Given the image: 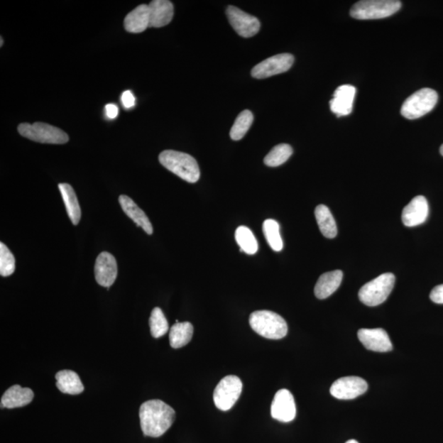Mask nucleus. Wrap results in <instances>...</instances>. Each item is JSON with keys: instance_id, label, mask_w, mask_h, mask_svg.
Here are the masks:
<instances>
[{"instance_id": "nucleus-7", "label": "nucleus", "mask_w": 443, "mask_h": 443, "mask_svg": "<svg viewBox=\"0 0 443 443\" xmlns=\"http://www.w3.org/2000/svg\"><path fill=\"white\" fill-rule=\"evenodd\" d=\"M21 136L43 144H65L70 136L59 128L45 123L22 124L18 126Z\"/></svg>"}, {"instance_id": "nucleus-1", "label": "nucleus", "mask_w": 443, "mask_h": 443, "mask_svg": "<svg viewBox=\"0 0 443 443\" xmlns=\"http://www.w3.org/2000/svg\"><path fill=\"white\" fill-rule=\"evenodd\" d=\"M139 415L142 432L151 437L165 434L176 417L175 410L161 400H151L142 404Z\"/></svg>"}, {"instance_id": "nucleus-17", "label": "nucleus", "mask_w": 443, "mask_h": 443, "mask_svg": "<svg viewBox=\"0 0 443 443\" xmlns=\"http://www.w3.org/2000/svg\"><path fill=\"white\" fill-rule=\"evenodd\" d=\"M150 12V28H162L171 23L174 14L173 4L168 0H154L148 4Z\"/></svg>"}, {"instance_id": "nucleus-31", "label": "nucleus", "mask_w": 443, "mask_h": 443, "mask_svg": "<svg viewBox=\"0 0 443 443\" xmlns=\"http://www.w3.org/2000/svg\"><path fill=\"white\" fill-rule=\"evenodd\" d=\"M15 271V258L3 242L0 244V274L3 277L12 275Z\"/></svg>"}, {"instance_id": "nucleus-29", "label": "nucleus", "mask_w": 443, "mask_h": 443, "mask_svg": "<svg viewBox=\"0 0 443 443\" xmlns=\"http://www.w3.org/2000/svg\"><path fill=\"white\" fill-rule=\"evenodd\" d=\"M292 153L293 150L291 146L288 144L278 145L268 153L263 162L268 167H278L287 162L289 158L292 156Z\"/></svg>"}, {"instance_id": "nucleus-24", "label": "nucleus", "mask_w": 443, "mask_h": 443, "mask_svg": "<svg viewBox=\"0 0 443 443\" xmlns=\"http://www.w3.org/2000/svg\"><path fill=\"white\" fill-rule=\"evenodd\" d=\"M319 230L327 239H332L337 234V228L330 209L324 204H319L315 211Z\"/></svg>"}, {"instance_id": "nucleus-27", "label": "nucleus", "mask_w": 443, "mask_h": 443, "mask_svg": "<svg viewBox=\"0 0 443 443\" xmlns=\"http://www.w3.org/2000/svg\"><path fill=\"white\" fill-rule=\"evenodd\" d=\"M263 231L265 234L268 244L270 246L274 251H281L283 247V242L280 235V226L277 221L267 219L263 222Z\"/></svg>"}, {"instance_id": "nucleus-28", "label": "nucleus", "mask_w": 443, "mask_h": 443, "mask_svg": "<svg viewBox=\"0 0 443 443\" xmlns=\"http://www.w3.org/2000/svg\"><path fill=\"white\" fill-rule=\"evenodd\" d=\"M253 121H254V115L250 110H244L237 116L235 123L230 131V136L231 140L240 141L247 131H249Z\"/></svg>"}, {"instance_id": "nucleus-22", "label": "nucleus", "mask_w": 443, "mask_h": 443, "mask_svg": "<svg viewBox=\"0 0 443 443\" xmlns=\"http://www.w3.org/2000/svg\"><path fill=\"white\" fill-rule=\"evenodd\" d=\"M56 386L60 392L70 395H78L84 391V386L78 374L72 371H62L55 376Z\"/></svg>"}, {"instance_id": "nucleus-19", "label": "nucleus", "mask_w": 443, "mask_h": 443, "mask_svg": "<svg viewBox=\"0 0 443 443\" xmlns=\"http://www.w3.org/2000/svg\"><path fill=\"white\" fill-rule=\"evenodd\" d=\"M124 28L131 33H143L150 28V12L147 4L139 5L126 16Z\"/></svg>"}, {"instance_id": "nucleus-5", "label": "nucleus", "mask_w": 443, "mask_h": 443, "mask_svg": "<svg viewBox=\"0 0 443 443\" xmlns=\"http://www.w3.org/2000/svg\"><path fill=\"white\" fill-rule=\"evenodd\" d=\"M393 273L381 274L372 281L367 283L359 292L361 302L368 307H377L388 299L391 294L395 284Z\"/></svg>"}, {"instance_id": "nucleus-3", "label": "nucleus", "mask_w": 443, "mask_h": 443, "mask_svg": "<svg viewBox=\"0 0 443 443\" xmlns=\"http://www.w3.org/2000/svg\"><path fill=\"white\" fill-rule=\"evenodd\" d=\"M249 321L251 329L266 339L278 340L288 334L287 322L273 311H255L251 315Z\"/></svg>"}, {"instance_id": "nucleus-21", "label": "nucleus", "mask_w": 443, "mask_h": 443, "mask_svg": "<svg viewBox=\"0 0 443 443\" xmlns=\"http://www.w3.org/2000/svg\"><path fill=\"white\" fill-rule=\"evenodd\" d=\"M344 273L335 270L322 274L315 287L316 297L324 300L330 297L340 287Z\"/></svg>"}, {"instance_id": "nucleus-35", "label": "nucleus", "mask_w": 443, "mask_h": 443, "mask_svg": "<svg viewBox=\"0 0 443 443\" xmlns=\"http://www.w3.org/2000/svg\"><path fill=\"white\" fill-rule=\"evenodd\" d=\"M346 443H359V442L356 440L351 439V440L347 441Z\"/></svg>"}, {"instance_id": "nucleus-15", "label": "nucleus", "mask_w": 443, "mask_h": 443, "mask_svg": "<svg viewBox=\"0 0 443 443\" xmlns=\"http://www.w3.org/2000/svg\"><path fill=\"white\" fill-rule=\"evenodd\" d=\"M429 216V204L423 196L415 197L403 211V223L408 228L424 224Z\"/></svg>"}, {"instance_id": "nucleus-36", "label": "nucleus", "mask_w": 443, "mask_h": 443, "mask_svg": "<svg viewBox=\"0 0 443 443\" xmlns=\"http://www.w3.org/2000/svg\"><path fill=\"white\" fill-rule=\"evenodd\" d=\"M440 153H441V155L443 156V144L442 145L440 148Z\"/></svg>"}, {"instance_id": "nucleus-32", "label": "nucleus", "mask_w": 443, "mask_h": 443, "mask_svg": "<svg viewBox=\"0 0 443 443\" xmlns=\"http://www.w3.org/2000/svg\"><path fill=\"white\" fill-rule=\"evenodd\" d=\"M430 299L432 302L443 305V284L439 285L432 290Z\"/></svg>"}, {"instance_id": "nucleus-16", "label": "nucleus", "mask_w": 443, "mask_h": 443, "mask_svg": "<svg viewBox=\"0 0 443 443\" xmlns=\"http://www.w3.org/2000/svg\"><path fill=\"white\" fill-rule=\"evenodd\" d=\"M356 92V87L351 85H342L337 88L334 99L329 103L332 112L337 117L349 115L353 110Z\"/></svg>"}, {"instance_id": "nucleus-37", "label": "nucleus", "mask_w": 443, "mask_h": 443, "mask_svg": "<svg viewBox=\"0 0 443 443\" xmlns=\"http://www.w3.org/2000/svg\"><path fill=\"white\" fill-rule=\"evenodd\" d=\"M3 42H4V41H3V38H2V37H1V44H0V46H1V47L3 46Z\"/></svg>"}, {"instance_id": "nucleus-10", "label": "nucleus", "mask_w": 443, "mask_h": 443, "mask_svg": "<svg viewBox=\"0 0 443 443\" xmlns=\"http://www.w3.org/2000/svg\"><path fill=\"white\" fill-rule=\"evenodd\" d=\"M226 16L236 33L244 38L256 35L261 29L260 21L255 16L248 14L239 8L229 6Z\"/></svg>"}, {"instance_id": "nucleus-13", "label": "nucleus", "mask_w": 443, "mask_h": 443, "mask_svg": "<svg viewBox=\"0 0 443 443\" xmlns=\"http://www.w3.org/2000/svg\"><path fill=\"white\" fill-rule=\"evenodd\" d=\"M118 275V266L114 256L109 252H102L97 258L94 266V277L100 286H112Z\"/></svg>"}, {"instance_id": "nucleus-30", "label": "nucleus", "mask_w": 443, "mask_h": 443, "mask_svg": "<svg viewBox=\"0 0 443 443\" xmlns=\"http://www.w3.org/2000/svg\"><path fill=\"white\" fill-rule=\"evenodd\" d=\"M149 323L151 335L155 339L165 336L170 329L165 315L159 307L152 310Z\"/></svg>"}, {"instance_id": "nucleus-8", "label": "nucleus", "mask_w": 443, "mask_h": 443, "mask_svg": "<svg viewBox=\"0 0 443 443\" xmlns=\"http://www.w3.org/2000/svg\"><path fill=\"white\" fill-rule=\"evenodd\" d=\"M242 391L241 379L235 376H229L219 383L214 392V402L216 408L229 410L239 399Z\"/></svg>"}, {"instance_id": "nucleus-26", "label": "nucleus", "mask_w": 443, "mask_h": 443, "mask_svg": "<svg viewBox=\"0 0 443 443\" xmlns=\"http://www.w3.org/2000/svg\"><path fill=\"white\" fill-rule=\"evenodd\" d=\"M235 239L240 246V251L245 252L248 255H255L258 251V241L255 235L247 226H239L236 230Z\"/></svg>"}, {"instance_id": "nucleus-12", "label": "nucleus", "mask_w": 443, "mask_h": 443, "mask_svg": "<svg viewBox=\"0 0 443 443\" xmlns=\"http://www.w3.org/2000/svg\"><path fill=\"white\" fill-rule=\"evenodd\" d=\"M271 415L283 423H288L295 418L297 408L293 395L288 390L281 389L275 394L271 405Z\"/></svg>"}, {"instance_id": "nucleus-34", "label": "nucleus", "mask_w": 443, "mask_h": 443, "mask_svg": "<svg viewBox=\"0 0 443 443\" xmlns=\"http://www.w3.org/2000/svg\"><path fill=\"white\" fill-rule=\"evenodd\" d=\"M105 112H106L107 117L110 119H114L117 118L119 114V109L117 105L114 104H109L105 107Z\"/></svg>"}, {"instance_id": "nucleus-9", "label": "nucleus", "mask_w": 443, "mask_h": 443, "mask_svg": "<svg viewBox=\"0 0 443 443\" xmlns=\"http://www.w3.org/2000/svg\"><path fill=\"white\" fill-rule=\"evenodd\" d=\"M294 57L290 54H280L268 58L253 67L251 76L265 79L288 72L292 67Z\"/></svg>"}, {"instance_id": "nucleus-23", "label": "nucleus", "mask_w": 443, "mask_h": 443, "mask_svg": "<svg viewBox=\"0 0 443 443\" xmlns=\"http://www.w3.org/2000/svg\"><path fill=\"white\" fill-rule=\"evenodd\" d=\"M59 189L65 204L68 217L70 218L72 224L77 225L80 222L82 212L75 192L67 183L59 184Z\"/></svg>"}, {"instance_id": "nucleus-2", "label": "nucleus", "mask_w": 443, "mask_h": 443, "mask_svg": "<svg viewBox=\"0 0 443 443\" xmlns=\"http://www.w3.org/2000/svg\"><path fill=\"white\" fill-rule=\"evenodd\" d=\"M161 165L175 175L190 183L197 182L200 177L198 163L186 153L165 151L159 156Z\"/></svg>"}, {"instance_id": "nucleus-20", "label": "nucleus", "mask_w": 443, "mask_h": 443, "mask_svg": "<svg viewBox=\"0 0 443 443\" xmlns=\"http://www.w3.org/2000/svg\"><path fill=\"white\" fill-rule=\"evenodd\" d=\"M119 203L124 213L136 224L141 226L147 234H153V226L149 219H148L144 211L139 208L133 199L128 196L122 195L119 197Z\"/></svg>"}, {"instance_id": "nucleus-11", "label": "nucleus", "mask_w": 443, "mask_h": 443, "mask_svg": "<svg viewBox=\"0 0 443 443\" xmlns=\"http://www.w3.org/2000/svg\"><path fill=\"white\" fill-rule=\"evenodd\" d=\"M368 390V383L360 377H345L337 379L332 383L330 393L332 397L339 400H352L365 393Z\"/></svg>"}, {"instance_id": "nucleus-33", "label": "nucleus", "mask_w": 443, "mask_h": 443, "mask_svg": "<svg viewBox=\"0 0 443 443\" xmlns=\"http://www.w3.org/2000/svg\"><path fill=\"white\" fill-rule=\"evenodd\" d=\"M122 102L125 109H131L135 106L136 99L133 94L130 91H126L122 94Z\"/></svg>"}, {"instance_id": "nucleus-6", "label": "nucleus", "mask_w": 443, "mask_h": 443, "mask_svg": "<svg viewBox=\"0 0 443 443\" xmlns=\"http://www.w3.org/2000/svg\"><path fill=\"white\" fill-rule=\"evenodd\" d=\"M437 100L439 96L434 89H420L405 99L400 109V114L404 118L410 120L420 119L434 109Z\"/></svg>"}, {"instance_id": "nucleus-18", "label": "nucleus", "mask_w": 443, "mask_h": 443, "mask_svg": "<svg viewBox=\"0 0 443 443\" xmlns=\"http://www.w3.org/2000/svg\"><path fill=\"white\" fill-rule=\"evenodd\" d=\"M33 390L14 385L4 393L1 398V408L8 409L23 408L33 402Z\"/></svg>"}, {"instance_id": "nucleus-25", "label": "nucleus", "mask_w": 443, "mask_h": 443, "mask_svg": "<svg viewBox=\"0 0 443 443\" xmlns=\"http://www.w3.org/2000/svg\"><path fill=\"white\" fill-rule=\"evenodd\" d=\"M193 332V325L189 322L176 323L170 332V346L174 349H178L187 345L192 339Z\"/></svg>"}, {"instance_id": "nucleus-4", "label": "nucleus", "mask_w": 443, "mask_h": 443, "mask_svg": "<svg viewBox=\"0 0 443 443\" xmlns=\"http://www.w3.org/2000/svg\"><path fill=\"white\" fill-rule=\"evenodd\" d=\"M402 2L398 0H363L353 5L350 14L360 20L381 19L399 11Z\"/></svg>"}, {"instance_id": "nucleus-14", "label": "nucleus", "mask_w": 443, "mask_h": 443, "mask_svg": "<svg viewBox=\"0 0 443 443\" xmlns=\"http://www.w3.org/2000/svg\"><path fill=\"white\" fill-rule=\"evenodd\" d=\"M358 339L367 350L388 352L393 346L388 332L383 329H362L358 331Z\"/></svg>"}]
</instances>
